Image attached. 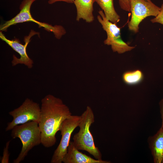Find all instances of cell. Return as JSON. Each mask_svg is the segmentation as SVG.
<instances>
[{
  "instance_id": "cell-10",
  "label": "cell",
  "mask_w": 163,
  "mask_h": 163,
  "mask_svg": "<svg viewBox=\"0 0 163 163\" xmlns=\"http://www.w3.org/2000/svg\"><path fill=\"white\" fill-rule=\"evenodd\" d=\"M64 163H110V161L94 159L79 151L70 142L62 161Z\"/></svg>"
},
{
  "instance_id": "cell-11",
  "label": "cell",
  "mask_w": 163,
  "mask_h": 163,
  "mask_svg": "<svg viewBox=\"0 0 163 163\" xmlns=\"http://www.w3.org/2000/svg\"><path fill=\"white\" fill-rule=\"evenodd\" d=\"M149 147L154 163H163V129L161 127L148 139Z\"/></svg>"
},
{
  "instance_id": "cell-3",
  "label": "cell",
  "mask_w": 163,
  "mask_h": 163,
  "mask_svg": "<svg viewBox=\"0 0 163 163\" xmlns=\"http://www.w3.org/2000/svg\"><path fill=\"white\" fill-rule=\"evenodd\" d=\"M11 130L12 137L19 138L22 145L18 156L13 161L14 163H19L24 159L30 150L41 143V132L38 123L34 121L17 125Z\"/></svg>"
},
{
  "instance_id": "cell-19",
  "label": "cell",
  "mask_w": 163,
  "mask_h": 163,
  "mask_svg": "<svg viewBox=\"0 0 163 163\" xmlns=\"http://www.w3.org/2000/svg\"><path fill=\"white\" fill-rule=\"evenodd\" d=\"M61 1L69 3H73L74 0H48V3L50 4H52L56 2Z\"/></svg>"
},
{
  "instance_id": "cell-14",
  "label": "cell",
  "mask_w": 163,
  "mask_h": 163,
  "mask_svg": "<svg viewBox=\"0 0 163 163\" xmlns=\"http://www.w3.org/2000/svg\"><path fill=\"white\" fill-rule=\"evenodd\" d=\"M143 77L142 73L139 70L126 72L123 76L124 81L129 85H135L139 83L142 81Z\"/></svg>"
},
{
  "instance_id": "cell-18",
  "label": "cell",
  "mask_w": 163,
  "mask_h": 163,
  "mask_svg": "<svg viewBox=\"0 0 163 163\" xmlns=\"http://www.w3.org/2000/svg\"><path fill=\"white\" fill-rule=\"evenodd\" d=\"M159 105L161 119V127L163 129V98L160 101Z\"/></svg>"
},
{
  "instance_id": "cell-2",
  "label": "cell",
  "mask_w": 163,
  "mask_h": 163,
  "mask_svg": "<svg viewBox=\"0 0 163 163\" xmlns=\"http://www.w3.org/2000/svg\"><path fill=\"white\" fill-rule=\"evenodd\" d=\"M81 116L78 126L79 130L73 137V144L79 150L86 151L96 159L101 160V153L98 148L95 146L90 131V127L94 122V114L91 107L88 106Z\"/></svg>"
},
{
  "instance_id": "cell-8",
  "label": "cell",
  "mask_w": 163,
  "mask_h": 163,
  "mask_svg": "<svg viewBox=\"0 0 163 163\" xmlns=\"http://www.w3.org/2000/svg\"><path fill=\"white\" fill-rule=\"evenodd\" d=\"M81 116L72 115L66 119L61 124L59 130L62 136L60 141L54 151L50 162L62 163L67 152L72 134L75 129L78 126Z\"/></svg>"
},
{
  "instance_id": "cell-17",
  "label": "cell",
  "mask_w": 163,
  "mask_h": 163,
  "mask_svg": "<svg viewBox=\"0 0 163 163\" xmlns=\"http://www.w3.org/2000/svg\"><path fill=\"white\" fill-rule=\"evenodd\" d=\"M150 21L152 23H157L163 25V4L161 6L160 11L158 15Z\"/></svg>"
},
{
  "instance_id": "cell-12",
  "label": "cell",
  "mask_w": 163,
  "mask_h": 163,
  "mask_svg": "<svg viewBox=\"0 0 163 163\" xmlns=\"http://www.w3.org/2000/svg\"><path fill=\"white\" fill-rule=\"evenodd\" d=\"M95 2V0H74L73 3L76 9V21L82 19L88 23L94 21L93 5Z\"/></svg>"
},
{
  "instance_id": "cell-13",
  "label": "cell",
  "mask_w": 163,
  "mask_h": 163,
  "mask_svg": "<svg viewBox=\"0 0 163 163\" xmlns=\"http://www.w3.org/2000/svg\"><path fill=\"white\" fill-rule=\"evenodd\" d=\"M103 11L107 20L116 24L120 21V17L115 10L113 0H95Z\"/></svg>"
},
{
  "instance_id": "cell-5",
  "label": "cell",
  "mask_w": 163,
  "mask_h": 163,
  "mask_svg": "<svg viewBox=\"0 0 163 163\" xmlns=\"http://www.w3.org/2000/svg\"><path fill=\"white\" fill-rule=\"evenodd\" d=\"M98 13L99 15L97 16V21L107 34V38L104 42L105 44L110 45L113 52L119 54L130 51L135 48L129 46L122 39L120 28L116 24L107 20L102 10H100Z\"/></svg>"
},
{
  "instance_id": "cell-16",
  "label": "cell",
  "mask_w": 163,
  "mask_h": 163,
  "mask_svg": "<svg viewBox=\"0 0 163 163\" xmlns=\"http://www.w3.org/2000/svg\"><path fill=\"white\" fill-rule=\"evenodd\" d=\"M130 1L131 0H118L121 8L125 11L130 12Z\"/></svg>"
},
{
  "instance_id": "cell-15",
  "label": "cell",
  "mask_w": 163,
  "mask_h": 163,
  "mask_svg": "<svg viewBox=\"0 0 163 163\" xmlns=\"http://www.w3.org/2000/svg\"><path fill=\"white\" fill-rule=\"evenodd\" d=\"M10 142V141L7 142L4 148L3 156L1 161V163H9V154L8 149Z\"/></svg>"
},
{
  "instance_id": "cell-6",
  "label": "cell",
  "mask_w": 163,
  "mask_h": 163,
  "mask_svg": "<svg viewBox=\"0 0 163 163\" xmlns=\"http://www.w3.org/2000/svg\"><path fill=\"white\" fill-rule=\"evenodd\" d=\"M41 108L39 104L27 98L18 107L9 112L13 118L12 121L8 123L6 131L11 130L15 126L31 121L39 122Z\"/></svg>"
},
{
  "instance_id": "cell-4",
  "label": "cell",
  "mask_w": 163,
  "mask_h": 163,
  "mask_svg": "<svg viewBox=\"0 0 163 163\" xmlns=\"http://www.w3.org/2000/svg\"><path fill=\"white\" fill-rule=\"evenodd\" d=\"M36 0H23L20 6V11L11 20L5 21L0 25V30L6 31L10 26L17 24L25 22H34L39 26V27H43L45 30L52 32L55 37L60 39L66 33L64 28L61 25L53 26L48 23L41 22L36 20L32 17L30 13V8L33 3Z\"/></svg>"
},
{
  "instance_id": "cell-7",
  "label": "cell",
  "mask_w": 163,
  "mask_h": 163,
  "mask_svg": "<svg viewBox=\"0 0 163 163\" xmlns=\"http://www.w3.org/2000/svg\"><path fill=\"white\" fill-rule=\"evenodd\" d=\"M130 8L131 17L128 27L135 33L139 32V24L143 20L148 16L156 17L161 10L151 0H131Z\"/></svg>"
},
{
  "instance_id": "cell-1",
  "label": "cell",
  "mask_w": 163,
  "mask_h": 163,
  "mask_svg": "<svg viewBox=\"0 0 163 163\" xmlns=\"http://www.w3.org/2000/svg\"><path fill=\"white\" fill-rule=\"evenodd\" d=\"M39 126L41 132V144L50 148L56 143V133L63 121L72 115L69 108L60 99L48 94L41 101Z\"/></svg>"
},
{
  "instance_id": "cell-20",
  "label": "cell",
  "mask_w": 163,
  "mask_h": 163,
  "mask_svg": "<svg viewBox=\"0 0 163 163\" xmlns=\"http://www.w3.org/2000/svg\"><path fill=\"white\" fill-rule=\"evenodd\" d=\"M145 0L147 1V0Z\"/></svg>"
},
{
  "instance_id": "cell-9",
  "label": "cell",
  "mask_w": 163,
  "mask_h": 163,
  "mask_svg": "<svg viewBox=\"0 0 163 163\" xmlns=\"http://www.w3.org/2000/svg\"><path fill=\"white\" fill-rule=\"evenodd\" d=\"M38 32L31 30L28 36L24 37V44L20 43L19 40L17 39L10 40L7 39L2 31L0 32V38L8 45L12 49L18 53L20 56V58H18L13 55V60L11 62L13 66L18 64H24L28 68L30 69L33 66V61L28 56L26 52L28 44L30 41L31 38L36 34H39Z\"/></svg>"
}]
</instances>
